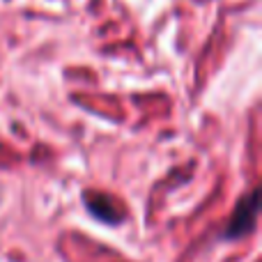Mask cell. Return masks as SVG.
Wrapping results in <instances>:
<instances>
[{
	"label": "cell",
	"instance_id": "2",
	"mask_svg": "<svg viewBox=\"0 0 262 262\" xmlns=\"http://www.w3.org/2000/svg\"><path fill=\"white\" fill-rule=\"evenodd\" d=\"M83 203H85L88 212L106 226H120L127 219L124 205L111 193H104V191H85Z\"/></svg>",
	"mask_w": 262,
	"mask_h": 262
},
{
	"label": "cell",
	"instance_id": "1",
	"mask_svg": "<svg viewBox=\"0 0 262 262\" xmlns=\"http://www.w3.org/2000/svg\"><path fill=\"white\" fill-rule=\"evenodd\" d=\"M258 189H253L244 198H239L237 207L230 214V221L226 223V230L221 232V239L237 242L244 235L253 232L255 223H258Z\"/></svg>",
	"mask_w": 262,
	"mask_h": 262
}]
</instances>
